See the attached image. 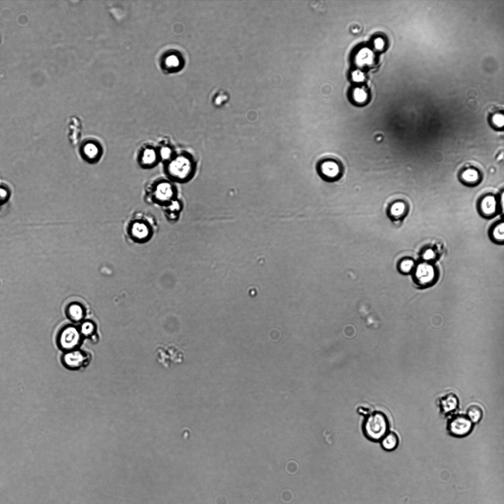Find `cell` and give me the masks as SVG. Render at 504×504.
I'll list each match as a JSON object with an SVG mask.
<instances>
[{
    "label": "cell",
    "instance_id": "f1b7e54d",
    "mask_svg": "<svg viewBox=\"0 0 504 504\" xmlns=\"http://www.w3.org/2000/svg\"><path fill=\"white\" fill-rule=\"evenodd\" d=\"M494 124L499 127H502L504 124V118L503 115L497 114L493 118Z\"/></svg>",
    "mask_w": 504,
    "mask_h": 504
},
{
    "label": "cell",
    "instance_id": "52a82bcc",
    "mask_svg": "<svg viewBox=\"0 0 504 504\" xmlns=\"http://www.w3.org/2000/svg\"><path fill=\"white\" fill-rule=\"evenodd\" d=\"M138 161L143 169H151L161 162L157 146L146 144L139 151Z\"/></svg>",
    "mask_w": 504,
    "mask_h": 504
},
{
    "label": "cell",
    "instance_id": "30bf717a",
    "mask_svg": "<svg viewBox=\"0 0 504 504\" xmlns=\"http://www.w3.org/2000/svg\"><path fill=\"white\" fill-rule=\"evenodd\" d=\"M83 130V123L77 116L73 115L69 118L67 123L66 134L70 144L77 146L81 142Z\"/></svg>",
    "mask_w": 504,
    "mask_h": 504
},
{
    "label": "cell",
    "instance_id": "5bb4252c",
    "mask_svg": "<svg viewBox=\"0 0 504 504\" xmlns=\"http://www.w3.org/2000/svg\"><path fill=\"white\" fill-rule=\"evenodd\" d=\"M459 401L457 397L454 394H449L443 397L440 401L441 412L445 415H449L455 412L458 408Z\"/></svg>",
    "mask_w": 504,
    "mask_h": 504
},
{
    "label": "cell",
    "instance_id": "9a60e30c",
    "mask_svg": "<svg viewBox=\"0 0 504 504\" xmlns=\"http://www.w3.org/2000/svg\"><path fill=\"white\" fill-rule=\"evenodd\" d=\"M406 205L404 203L398 201L389 207L387 213L392 221L398 222L406 216Z\"/></svg>",
    "mask_w": 504,
    "mask_h": 504
},
{
    "label": "cell",
    "instance_id": "8fae6325",
    "mask_svg": "<svg viewBox=\"0 0 504 504\" xmlns=\"http://www.w3.org/2000/svg\"><path fill=\"white\" fill-rule=\"evenodd\" d=\"M88 359V356L79 350L71 351L65 354L63 358L65 365L72 369H77L85 365Z\"/></svg>",
    "mask_w": 504,
    "mask_h": 504
},
{
    "label": "cell",
    "instance_id": "cb8c5ba5",
    "mask_svg": "<svg viewBox=\"0 0 504 504\" xmlns=\"http://www.w3.org/2000/svg\"><path fill=\"white\" fill-rule=\"evenodd\" d=\"M462 178L465 181L469 183H473L478 181L479 176L478 172L472 169L465 171L462 175Z\"/></svg>",
    "mask_w": 504,
    "mask_h": 504
},
{
    "label": "cell",
    "instance_id": "44dd1931",
    "mask_svg": "<svg viewBox=\"0 0 504 504\" xmlns=\"http://www.w3.org/2000/svg\"><path fill=\"white\" fill-rule=\"evenodd\" d=\"M374 60V54L368 49H363L358 53L356 57L358 64L364 65L371 64Z\"/></svg>",
    "mask_w": 504,
    "mask_h": 504
},
{
    "label": "cell",
    "instance_id": "f546056e",
    "mask_svg": "<svg viewBox=\"0 0 504 504\" xmlns=\"http://www.w3.org/2000/svg\"><path fill=\"white\" fill-rule=\"evenodd\" d=\"M353 80L356 82H361L364 80L363 74L359 71H356L352 74Z\"/></svg>",
    "mask_w": 504,
    "mask_h": 504
},
{
    "label": "cell",
    "instance_id": "7402d4cb",
    "mask_svg": "<svg viewBox=\"0 0 504 504\" xmlns=\"http://www.w3.org/2000/svg\"><path fill=\"white\" fill-rule=\"evenodd\" d=\"M416 263L414 260L405 259L401 260L397 264L398 271L405 275L409 274L414 271Z\"/></svg>",
    "mask_w": 504,
    "mask_h": 504
},
{
    "label": "cell",
    "instance_id": "ac0fdd59",
    "mask_svg": "<svg viewBox=\"0 0 504 504\" xmlns=\"http://www.w3.org/2000/svg\"><path fill=\"white\" fill-rule=\"evenodd\" d=\"M380 442L384 450L391 452L397 448L399 439L397 434L392 431H389Z\"/></svg>",
    "mask_w": 504,
    "mask_h": 504
},
{
    "label": "cell",
    "instance_id": "ba28073f",
    "mask_svg": "<svg viewBox=\"0 0 504 504\" xmlns=\"http://www.w3.org/2000/svg\"><path fill=\"white\" fill-rule=\"evenodd\" d=\"M81 336L80 330L76 327L66 326L60 332L58 338L59 344L63 349L72 351L81 343Z\"/></svg>",
    "mask_w": 504,
    "mask_h": 504
},
{
    "label": "cell",
    "instance_id": "e0dca14e",
    "mask_svg": "<svg viewBox=\"0 0 504 504\" xmlns=\"http://www.w3.org/2000/svg\"><path fill=\"white\" fill-rule=\"evenodd\" d=\"M480 209L481 213L486 217H492L496 213L497 201L494 197L487 196L482 201Z\"/></svg>",
    "mask_w": 504,
    "mask_h": 504
},
{
    "label": "cell",
    "instance_id": "8992f818",
    "mask_svg": "<svg viewBox=\"0 0 504 504\" xmlns=\"http://www.w3.org/2000/svg\"><path fill=\"white\" fill-rule=\"evenodd\" d=\"M474 424L466 415L458 414L451 418L447 424L449 434L456 438H463L473 430Z\"/></svg>",
    "mask_w": 504,
    "mask_h": 504
},
{
    "label": "cell",
    "instance_id": "d6986e66",
    "mask_svg": "<svg viewBox=\"0 0 504 504\" xmlns=\"http://www.w3.org/2000/svg\"><path fill=\"white\" fill-rule=\"evenodd\" d=\"M490 237L493 242L498 244L503 243L504 240V224L503 222H499L491 229Z\"/></svg>",
    "mask_w": 504,
    "mask_h": 504
},
{
    "label": "cell",
    "instance_id": "ffe728a7",
    "mask_svg": "<svg viewBox=\"0 0 504 504\" xmlns=\"http://www.w3.org/2000/svg\"><path fill=\"white\" fill-rule=\"evenodd\" d=\"M466 416L473 424L477 423L482 420L483 412L480 406L473 405L468 407Z\"/></svg>",
    "mask_w": 504,
    "mask_h": 504
},
{
    "label": "cell",
    "instance_id": "603a6c76",
    "mask_svg": "<svg viewBox=\"0 0 504 504\" xmlns=\"http://www.w3.org/2000/svg\"><path fill=\"white\" fill-rule=\"evenodd\" d=\"M68 312L69 317L73 321L78 322L81 320L84 317V310L79 305L74 304L71 306Z\"/></svg>",
    "mask_w": 504,
    "mask_h": 504
},
{
    "label": "cell",
    "instance_id": "7a4b0ae2",
    "mask_svg": "<svg viewBox=\"0 0 504 504\" xmlns=\"http://www.w3.org/2000/svg\"><path fill=\"white\" fill-rule=\"evenodd\" d=\"M167 178L174 182L189 181L195 176L197 162L195 156L187 150H177L169 161L164 163Z\"/></svg>",
    "mask_w": 504,
    "mask_h": 504
},
{
    "label": "cell",
    "instance_id": "4dcf8cb0",
    "mask_svg": "<svg viewBox=\"0 0 504 504\" xmlns=\"http://www.w3.org/2000/svg\"><path fill=\"white\" fill-rule=\"evenodd\" d=\"M8 193V191L6 190L5 187L0 186V201L6 199Z\"/></svg>",
    "mask_w": 504,
    "mask_h": 504
},
{
    "label": "cell",
    "instance_id": "2e32d148",
    "mask_svg": "<svg viewBox=\"0 0 504 504\" xmlns=\"http://www.w3.org/2000/svg\"><path fill=\"white\" fill-rule=\"evenodd\" d=\"M157 147L159 150L161 162H165L169 161L173 156L176 151L173 145L168 140H163L160 141Z\"/></svg>",
    "mask_w": 504,
    "mask_h": 504
},
{
    "label": "cell",
    "instance_id": "7c38bea8",
    "mask_svg": "<svg viewBox=\"0 0 504 504\" xmlns=\"http://www.w3.org/2000/svg\"><path fill=\"white\" fill-rule=\"evenodd\" d=\"M165 218L172 222L178 221L183 209L182 201L178 197L162 209Z\"/></svg>",
    "mask_w": 504,
    "mask_h": 504
},
{
    "label": "cell",
    "instance_id": "83f0119b",
    "mask_svg": "<svg viewBox=\"0 0 504 504\" xmlns=\"http://www.w3.org/2000/svg\"><path fill=\"white\" fill-rule=\"evenodd\" d=\"M179 59L178 57L175 55H171L169 57H166L165 66L169 67L170 69H171L172 66H178L179 65Z\"/></svg>",
    "mask_w": 504,
    "mask_h": 504
},
{
    "label": "cell",
    "instance_id": "5b68a950",
    "mask_svg": "<svg viewBox=\"0 0 504 504\" xmlns=\"http://www.w3.org/2000/svg\"><path fill=\"white\" fill-rule=\"evenodd\" d=\"M413 272L415 282L421 287L430 286L438 278L436 268L430 262L423 261L419 263L416 265Z\"/></svg>",
    "mask_w": 504,
    "mask_h": 504
},
{
    "label": "cell",
    "instance_id": "4316f807",
    "mask_svg": "<svg viewBox=\"0 0 504 504\" xmlns=\"http://www.w3.org/2000/svg\"><path fill=\"white\" fill-rule=\"evenodd\" d=\"M423 259L426 262H430L434 260L437 257L436 252L431 248L426 249L422 254Z\"/></svg>",
    "mask_w": 504,
    "mask_h": 504
},
{
    "label": "cell",
    "instance_id": "9c48e42d",
    "mask_svg": "<svg viewBox=\"0 0 504 504\" xmlns=\"http://www.w3.org/2000/svg\"><path fill=\"white\" fill-rule=\"evenodd\" d=\"M81 154L82 158L92 163L98 162L103 154V146L95 138L86 139L82 143L80 147Z\"/></svg>",
    "mask_w": 504,
    "mask_h": 504
},
{
    "label": "cell",
    "instance_id": "4fadbf2b",
    "mask_svg": "<svg viewBox=\"0 0 504 504\" xmlns=\"http://www.w3.org/2000/svg\"><path fill=\"white\" fill-rule=\"evenodd\" d=\"M320 172L324 178L328 180L338 178L341 172V167L338 163L333 161H324L320 166Z\"/></svg>",
    "mask_w": 504,
    "mask_h": 504
},
{
    "label": "cell",
    "instance_id": "277c9868",
    "mask_svg": "<svg viewBox=\"0 0 504 504\" xmlns=\"http://www.w3.org/2000/svg\"><path fill=\"white\" fill-rule=\"evenodd\" d=\"M389 421L386 415L375 411L366 415L362 424V430L366 438L373 442H378L389 431Z\"/></svg>",
    "mask_w": 504,
    "mask_h": 504
},
{
    "label": "cell",
    "instance_id": "484cf974",
    "mask_svg": "<svg viewBox=\"0 0 504 504\" xmlns=\"http://www.w3.org/2000/svg\"><path fill=\"white\" fill-rule=\"evenodd\" d=\"M354 97L356 101L357 102L363 103L367 98V95L364 90L358 88L354 91Z\"/></svg>",
    "mask_w": 504,
    "mask_h": 504
},
{
    "label": "cell",
    "instance_id": "3957f363",
    "mask_svg": "<svg viewBox=\"0 0 504 504\" xmlns=\"http://www.w3.org/2000/svg\"><path fill=\"white\" fill-rule=\"evenodd\" d=\"M178 197V189L170 179H159L149 184L146 190V202L162 208Z\"/></svg>",
    "mask_w": 504,
    "mask_h": 504
},
{
    "label": "cell",
    "instance_id": "1f68e13d",
    "mask_svg": "<svg viewBox=\"0 0 504 504\" xmlns=\"http://www.w3.org/2000/svg\"><path fill=\"white\" fill-rule=\"evenodd\" d=\"M375 47L377 49H381L384 46V42L381 38H378L375 41Z\"/></svg>",
    "mask_w": 504,
    "mask_h": 504
},
{
    "label": "cell",
    "instance_id": "6da1fadb",
    "mask_svg": "<svg viewBox=\"0 0 504 504\" xmlns=\"http://www.w3.org/2000/svg\"><path fill=\"white\" fill-rule=\"evenodd\" d=\"M158 224L151 214L144 212H134L125 221L123 232L126 240L134 244H144L155 236Z\"/></svg>",
    "mask_w": 504,
    "mask_h": 504
},
{
    "label": "cell",
    "instance_id": "d4e9b609",
    "mask_svg": "<svg viewBox=\"0 0 504 504\" xmlns=\"http://www.w3.org/2000/svg\"><path fill=\"white\" fill-rule=\"evenodd\" d=\"M94 330V324L90 322H85L81 325L80 332L81 335H83L85 337H89L93 334Z\"/></svg>",
    "mask_w": 504,
    "mask_h": 504
}]
</instances>
